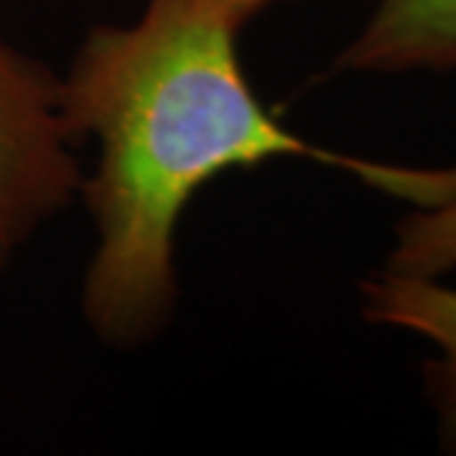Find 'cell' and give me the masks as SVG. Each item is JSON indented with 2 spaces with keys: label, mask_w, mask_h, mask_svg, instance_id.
Listing matches in <instances>:
<instances>
[{
  "label": "cell",
  "mask_w": 456,
  "mask_h": 456,
  "mask_svg": "<svg viewBox=\"0 0 456 456\" xmlns=\"http://www.w3.org/2000/svg\"><path fill=\"white\" fill-rule=\"evenodd\" d=\"M360 314L370 325L403 330L434 345V358L421 365L424 393L439 446L456 456V287L378 272L360 281Z\"/></svg>",
  "instance_id": "cell-3"
},
{
  "label": "cell",
  "mask_w": 456,
  "mask_h": 456,
  "mask_svg": "<svg viewBox=\"0 0 456 456\" xmlns=\"http://www.w3.org/2000/svg\"><path fill=\"white\" fill-rule=\"evenodd\" d=\"M380 272L426 279L456 272V198L403 216Z\"/></svg>",
  "instance_id": "cell-5"
},
{
  "label": "cell",
  "mask_w": 456,
  "mask_h": 456,
  "mask_svg": "<svg viewBox=\"0 0 456 456\" xmlns=\"http://www.w3.org/2000/svg\"><path fill=\"white\" fill-rule=\"evenodd\" d=\"M244 23L226 0H147L130 26L92 28L61 77L71 130L99 147L79 193L97 228L82 310L110 347L145 345L170 325L180 216L226 170L305 158L416 208L456 198V165L380 163L284 130L241 69Z\"/></svg>",
  "instance_id": "cell-1"
},
{
  "label": "cell",
  "mask_w": 456,
  "mask_h": 456,
  "mask_svg": "<svg viewBox=\"0 0 456 456\" xmlns=\"http://www.w3.org/2000/svg\"><path fill=\"white\" fill-rule=\"evenodd\" d=\"M335 71H456V0H380L338 53Z\"/></svg>",
  "instance_id": "cell-4"
},
{
  "label": "cell",
  "mask_w": 456,
  "mask_h": 456,
  "mask_svg": "<svg viewBox=\"0 0 456 456\" xmlns=\"http://www.w3.org/2000/svg\"><path fill=\"white\" fill-rule=\"evenodd\" d=\"M61 77L0 33V272L82 193Z\"/></svg>",
  "instance_id": "cell-2"
},
{
  "label": "cell",
  "mask_w": 456,
  "mask_h": 456,
  "mask_svg": "<svg viewBox=\"0 0 456 456\" xmlns=\"http://www.w3.org/2000/svg\"><path fill=\"white\" fill-rule=\"evenodd\" d=\"M226 3L233 8L236 16L248 20L254 13H259L264 5H269V3H274V0H226Z\"/></svg>",
  "instance_id": "cell-6"
}]
</instances>
